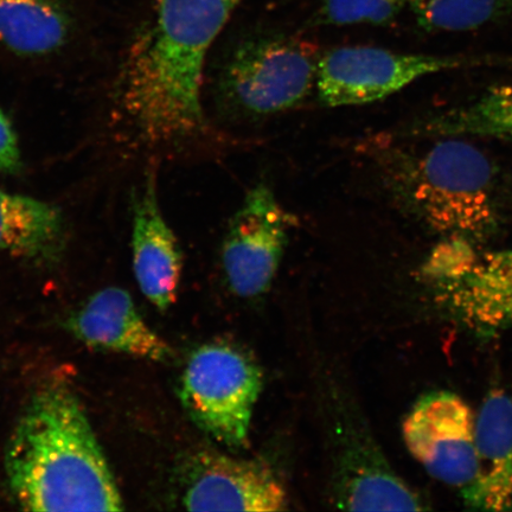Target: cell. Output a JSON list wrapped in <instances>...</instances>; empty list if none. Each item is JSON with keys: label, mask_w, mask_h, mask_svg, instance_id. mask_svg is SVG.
Segmentation results:
<instances>
[{"label": "cell", "mask_w": 512, "mask_h": 512, "mask_svg": "<svg viewBox=\"0 0 512 512\" xmlns=\"http://www.w3.org/2000/svg\"><path fill=\"white\" fill-rule=\"evenodd\" d=\"M4 469L23 510L124 509L91 421L66 383H48L32 396L6 446Z\"/></svg>", "instance_id": "1"}, {"label": "cell", "mask_w": 512, "mask_h": 512, "mask_svg": "<svg viewBox=\"0 0 512 512\" xmlns=\"http://www.w3.org/2000/svg\"><path fill=\"white\" fill-rule=\"evenodd\" d=\"M242 0H157L128 57L124 101L152 143H178L202 130L204 62Z\"/></svg>", "instance_id": "2"}, {"label": "cell", "mask_w": 512, "mask_h": 512, "mask_svg": "<svg viewBox=\"0 0 512 512\" xmlns=\"http://www.w3.org/2000/svg\"><path fill=\"white\" fill-rule=\"evenodd\" d=\"M420 149L377 151L384 183L403 209L446 239L479 243L503 221L495 165L462 137Z\"/></svg>", "instance_id": "3"}, {"label": "cell", "mask_w": 512, "mask_h": 512, "mask_svg": "<svg viewBox=\"0 0 512 512\" xmlns=\"http://www.w3.org/2000/svg\"><path fill=\"white\" fill-rule=\"evenodd\" d=\"M420 275L439 311L466 332L492 338L512 329V248L446 239Z\"/></svg>", "instance_id": "4"}, {"label": "cell", "mask_w": 512, "mask_h": 512, "mask_svg": "<svg viewBox=\"0 0 512 512\" xmlns=\"http://www.w3.org/2000/svg\"><path fill=\"white\" fill-rule=\"evenodd\" d=\"M262 373L247 352L235 345H202L185 367L181 401L192 421L229 447L247 444Z\"/></svg>", "instance_id": "5"}, {"label": "cell", "mask_w": 512, "mask_h": 512, "mask_svg": "<svg viewBox=\"0 0 512 512\" xmlns=\"http://www.w3.org/2000/svg\"><path fill=\"white\" fill-rule=\"evenodd\" d=\"M318 61L316 49L296 38L243 44L222 68L221 100L251 118L290 110L316 86Z\"/></svg>", "instance_id": "6"}, {"label": "cell", "mask_w": 512, "mask_h": 512, "mask_svg": "<svg viewBox=\"0 0 512 512\" xmlns=\"http://www.w3.org/2000/svg\"><path fill=\"white\" fill-rule=\"evenodd\" d=\"M512 63L495 56L403 54L376 47H342L319 57L316 88L323 105L373 104L425 76L450 70Z\"/></svg>", "instance_id": "7"}, {"label": "cell", "mask_w": 512, "mask_h": 512, "mask_svg": "<svg viewBox=\"0 0 512 512\" xmlns=\"http://www.w3.org/2000/svg\"><path fill=\"white\" fill-rule=\"evenodd\" d=\"M331 445L332 501L338 508L430 509L424 496L390 466L361 413L343 396L332 406Z\"/></svg>", "instance_id": "8"}, {"label": "cell", "mask_w": 512, "mask_h": 512, "mask_svg": "<svg viewBox=\"0 0 512 512\" xmlns=\"http://www.w3.org/2000/svg\"><path fill=\"white\" fill-rule=\"evenodd\" d=\"M476 420L467 402L448 390L422 396L403 420V440L416 462L460 495L476 478Z\"/></svg>", "instance_id": "9"}, {"label": "cell", "mask_w": 512, "mask_h": 512, "mask_svg": "<svg viewBox=\"0 0 512 512\" xmlns=\"http://www.w3.org/2000/svg\"><path fill=\"white\" fill-rule=\"evenodd\" d=\"M294 223V216L267 185L248 192L229 222L222 246L224 274L235 294L253 298L270 288Z\"/></svg>", "instance_id": "10"}, {"label": "cell", "mask_w": 512, "mask_h": 512, "mask_svg": "<svg viewBox=\"0 0 512 512\" xmlns=\"http://www.w3.org/2000/svg\"><path fill=\"white\" fill-rule=\"evenodd\" d=\"M184 507L191 511H283L284 485L270 466L220 453L198 454L185 477Z\"/></svg>", "instance_id": "11"}, {"label": "cell", "mask_w": 512, "mask_h": 512, "mask_svg": "<svg viewBox=\"0 0 512 512\" xmlns=\"http://www.w3.org/2000/svg\"><path fill=\"white\" fill-rule=\"evenodd\" d=\"M133 200L134 275L144 296L164 311L176 302L182 252L159 207L155 170L146 175Z\"/></svg>", "instance_id": "12"}, {"label": "cell", "mask_w": 512, "mask_h": 512, "mask_svg": "<svg viewBox=\"0 0 512 512\" xmlns=\"http://www.w3.org/2000/svg\"><path fill=\"white\" fill-rule=\"evenodd\" d=\"M66 326L70 334L93 349L156 362L174 356V350L146 324L123 288L107 287L96 292L68 317Z\"/></svg>", "instance_id": "13"}, {"label": "cell", "mask_w": 512, "mask_h": 512, "mask_svg": "<svg viewBox=\"0 0 512 512\" xmlns=\"http://www.w3.org/2000/svg\"><path fill=\"white\" fill-rule=\"evenodd\" d=\"M477 473L463 492L467 508L512 511V395L497 389L486 396L476 420Z\"/></svg>", "instance_id": "14"}, {"label": "cell", "mask_w": 512, "mask_h": 512, "mask_svg": "<svg viewBox=\"0 0 512 512\" xmlns=\"http://www.w3.org/2000/svg\"><path fill=\"white\" fill-rule=\"evenodd\" d=\"M398 137L490 138L512 146V83L492 87L463 105L427 114L402 128Z\"/></svg>", "instance_id": "15"}, {"label": "cell", "mask_w": 512, "mask_h": 512, "mask_svg": "<svg viewBox=\"0 0 512 512\" xmlns=\"http://www.w3.org/2000/svg\"><path fill=\"white\" fill-rule=\"evenodd\" d=\"M63 242L64 221L59 209L0 190V251L50 261L60 255Z\"/></svg>", "instance_id": "16"}, {"label": "cell", "mask_w": 512, "mask_h": 512, "mask_svg": "<svg viewBox=\"0 0 512 512\" xmlns=\"http://www.w3.org/2000/svg\"><path fill=\"white\" fill-rule=\"evenodd\" d=\"M72 29L59 0H0V42L17 55L41 56L64 46Z\"/></svg>", "instance_id": "17"}, {"label": "cell", "mask_w": 512, "mask_h": 512, "mask_svg": "<svg viewBox=\"0 0 512 512\" xmlns=\"http://www.w3.org/2000/svg\"><path fill=\"white\" fill-rule=\"evenodd\" d=\"M416 22L428 31H467L503 17L512 0H407Z\"/></svg>", "instance_id": "18"}, {"label": "cell", "mask_w": 512, "mask_h": 512, "mask_svg": "<svg viewBox=\"0 0 512 512\" xmlns=\"http://www.w3.org/2000/svg\"><path fill=\"white\" fill-rule=\"evenodd\" d=\"M407 0H325L320 23L328 25L386 24L398 16Z\"/></svg>", "instance_id": "19"}, {"label": "cell", "mask_w": 512, "mask_h": 512, "mask_svg": "<svg viewBox=\"0 0 512 512\" xmlns=\"http://www.w3.org/2000/svg\"><path fill=\"white\" fill-rule=\"evenodd\" d=\"M21 152L14 127L5 113L0 110V172L16 174L21 170Z\"/></svg>", "instance_id": "20"}]
</instances>
